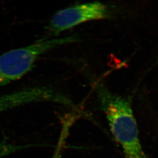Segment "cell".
Returning <instances> with one entry per match:
<instances>
[{
	"label": "cell",
	"mask_w": 158,
	"mask_h": 158,
	"mask_svg": "<svg viewBox=\"0 0 158 158\" xmlns=\"http://www.w3.org/2000/svg\"><path fill=\"white\" fill-rule=\"evenodd\" d=\"M98 98L110 131L123 148L125 158H149L141 144L130 99L113 94L102 86L98 89Z\"/></svg>",
	"instance_id": "1"
},
{
	"label": "cell",
	"mask_w": 158,
	"mask_h": 158,
	"mask_svg": "<svg viewBox=\"0 0 158 158\" xmlns=\"http://www.w3.org/2000/svg\"><path fill=\"white\" fill-rule=\"evenodd\" d=\"M36 146L35 145H18L10 143L6 139L0 142V158L21 151L27 148Z\"/></svg>",
	"instance_id": "4"
},
{
	"label": "cell",
	"mask_w": 158,
	"mask_h": 158,
	"mask_svg": "<svg viewBox=\"0 0 158 158\" xmlns=\"http://www.w3.org/2000/svg\"><path fill=\"white\" fill-rule=\"evenodd\" d=\"M74 40L72 37L41 39L31 45L0 55V85L20 79L32 70L41 56Z\"/></svg>",
	"instance_id": "2"
},
{
	"label": "cell",
	"mask_w": 158,
	"mask_h": 158,
	"mask_svg": "<svg viewBox=\"0 0 158 158\" xmlns=\"http://www.w3.org/2000/svg\"><path fill=\"white\" fill-rule=\"evenodd\" d=\"M109 15L107 6L98 2L77 5L57 11L50 20L48 29L56 35L87 21L107 18Z\"/></svg>",
	"instance_id": "3"
}]
</instances>
